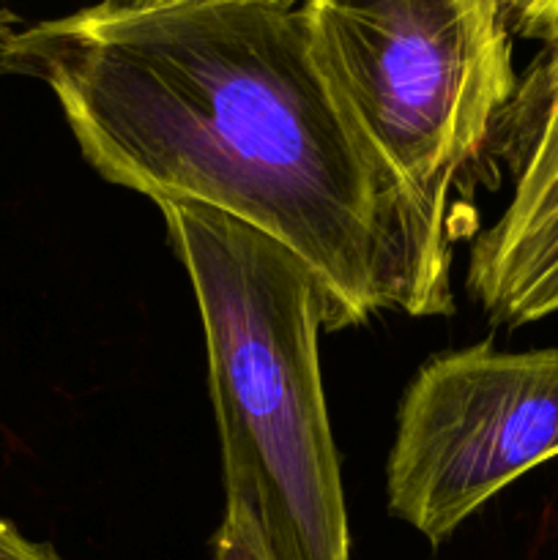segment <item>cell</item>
<instances>
[{"instance_id": "7a4b0ae2", "label": "cell", "mask_w": 558, "mask_h": 560, "mask_svg": "<svg viewBox=\"0 0 558 560\" xmlns=\"http://www.w3.org/2000/svg\"><path fill=\"white\" fill-rule=\"evenodd\" d=\"M206 334L228 506L268 560H350L342 476L321 377L332 293L301 257L200 202H156Z\"/></svg>"}, {"instance_id": "52a82bcc", "label": "cell", "mask_w": 558, "mask_h": 560, "mask_svg": "<svg viewBox=\"0 0 558 560\" xmlns=\"http://www.w3.org/2000/svg\"><path fill=\"white\" fill-rule=\"evenodd\" d=\"M514 31L528 38L558 42V0H503Z\"/></svg>"}, {"instance_id": "8992f818", "label": "cell", "mask_w": 558, "mask_h": 560, "mask_svg": "<svg viewBox=\"0 0 558 560\" xmlns=\"http://www.w3.org/2000/svg\"><path fill=\"white\" fill-rule=\"evenodd\" d=\"M213 560H268L249 520L230 506L224 509V520L213 541Z\"/></svg>"}, {"instance_id": "3957f363", "label": "cell", "mask_w": 558, "mask_h": 560, "mask_svg": "<svg viewBox=\"0 0 558 560\" xmlns=\"http://www.w3.org/2000/svg\"><path fill=\"white\" fill-rule=\"evenodd\" d=\"M317 66L397 178L449 213L518 88L498 0H306Z\"/></svg>"}, {"instance_id": "ba28073f", "label": "cell", "mask_w": 558, "mask_h": 560, "mask_svg": "<svg viewBox=\"0 0 558 560\" xmlns=\"http://www.w3.org/2000/svg\"><path fill=\"white\" fill-rule=\"evenodd\" d=\"M306 0H98L107 11H159V9H195V5H271V9H295Z\"/></svg>"}, {"instance_id": "9c48e42d", "label": "cell", "mask_w": 558, "mask_h": 560, "mask_svg": "<svg viewBox=\"0 0 558 560\" xmlns=\"http://www.w3.org/2000/svg\"><path fill=\"white\" fill-rule=\"evenodd\" d=\"M0 560H63L55 547L33 541L16 525L0 517Z\"/></svg>"}, {"instance_id": "30bf717a", "label": "cell", "mask_w": 558, "mask_h": 560, "mask_svg": "<svg viewBox=\"0 0 558 560\" xmlns=\"http://www.w3.org/2000/svg\"><path fill=\"white\" fill-rule=\"evenodd\" d=\"M9 27H11V25H5V16H3V14H0V36H3V33H5V31H9Z\"/></svg>"}, {"instance_id": "277c9868", "label": "cell", "mask_w": 558, "mask_h": 560, "mask_svg": "<svg viewBox=\"0 0 558 560\" xmlns=\"http://www.w3.org/2000/svg\"><path fill=\"white\" fill-rule=\"evenodd\" d=\"M558 457V348L432 355L399 402L388 512L443 545L503 487Z\"/></svg>"}, {"instance_id": "5b68a950", "label": "cell", "mask_w": 558, "mask_h": 560, "mask_svg": "<svg viewBox=\"0 0 558 560\" xmlns=\"http://www.w3.org/2000/svg\"><path fill=\"white\" fill-rule=\"evenodd\" d=\"M492 142L512 191L474 238L465 288L492 323L528 326L558 315V42L518 77Z\"/></svg>"}, {"instance_id": "6da1fadb", "label": "cell", "mask_w": 558, "mask_h": 560, "mask_svg": "<svg viewBox=\"0 0 558 560\" xmlns=\"http://www.w3.org/2000/svg\"><path fill=\"white\" fill-rule=\"evenodd\" d=\"M0 71L53 91L107 184L279 241L342 328L452 315L449 213L397 178L312 55L301 9L107 11L9 27Z\"/></svg>"}]
</instances>
